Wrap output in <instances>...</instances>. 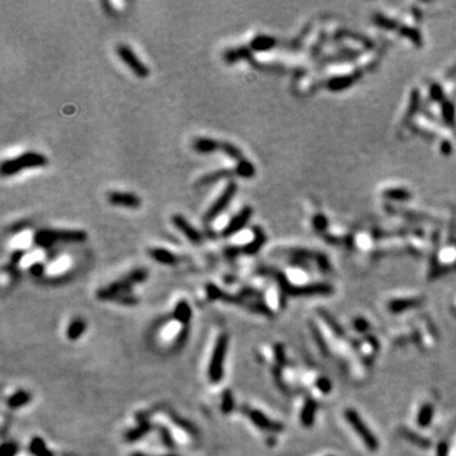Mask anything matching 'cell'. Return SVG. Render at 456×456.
<instances>
[{"label":"cell","instance_id":"1","mask_svg":"<svg viewBox=\"0 0 456 456\" xmlns=\"http://www.w3.org/2000/svg\"><path fill=\"white\" fill-rule=\"evenodd\" d=\"M190 317V308L186 301H180L174 317L164 319L155 332L156 342L162 347H172L180 344L186 333V322Z\"/></svg>","mask_w":456,"mask_h":456},{"label":"cell","instance_id":"2","mask_svg":"<svg viewBox=\"0 0 456 456\" xmlns=\"http://www.w3.org/2000/svg\"><path fill=\"white\" fill-rule=\"evenodd\" d=\"M35 245L41 247H51L58 242L62 243H80L88 240V233L80 230H55V228H45L35 233Z\"/></svg>","mask_w":456,"mask_h":456},{"label":"cell","instance_id":"3","mask_svg":"<svg viewBox=\"0 0 456 456\" xmlns=\"http://www.w3.org/2000/svg\"><path fill=\"white\" fill-rule=\"evenodd\" d=\"M48 160L43 154L35 151H27L13 159L5 160L2 164L3 176H13L19 174L20 171L27 169H38V167L47 166Z\"/></svg>","mask_w":456,"mask_h":456},{"label":"cell","instance_id":"4","mask_svg":"<svg viewBox=\"0 0 456 456\" xmlns=\"http://www.w3.org/2000/svg\"><path fill=\"white\" fill-rule=\"evenodd\" d=\"M147 270L144 269H136L132 273H129L128 275H126L124 278H121L119 280L114 281L110 285L106 286V288L100 289L98 291V296L100 299H109L114 298V296H118L122 298V300L124 299V296L129 295L128 291L131 290L132 286L137 283H141V281L146 280Z\"/></svg>","mask_w":456,"mask_h":456},{"label":"cell","instance_id":"5","mask_svg":"<svg viewBox=\"0 0 456 456\" xmlns=\"http://www.w3.org/2000/svg\"><path fill=\"white\" fill-rule=\"evenodd\" d=\"M237 189L238 186L235 181H232V180L228 181V184L225 185L223 192L218 195L217 199L212 203V205H210L207 209V212L204 213V217H203L204 222H212L215 217H218V215L228 207L231 200L235 198Z\"/></svg>","mask_w":456,"mask_h":456},{"label":"cell","instance_id":"6","mask_svg":"<svg viewBox=\"0 0 456 456\" xmlns=\"http://www.w3.org/2000/svg\"><path fill=\"white\" fill-rule=\"evenodd\" d=\"M117 55L123 61L124 65L137 76V78L144 79L149 75V68L139 60L138 56L133 52L132 48H129L127 45H118L117 46Z\"/></svg>","mask_w":456,"mask_h":456},{"label":"cell","instance_id":"7","mask_svg":"<svg viewBox=\"0 0 456 456\" xmlns=\"http://www.w3.org/2000/svg\"><path fill=\"white\" fill-rule=\"evenodd\" d=\"M225 350H227V337L220 336V338L215 342V347L213 350L212 360H210L209 369H208V376L210 382H218L222 377V369L224 366Z\"/></svg>","mask_w":456,"mask_h":456},{"label":"cell","instance_id":"8","mask_svg":"<svg viewBox=\"0 0 456 456\" xmlns=\"http://www.w3.org/2000/svg\"><path fill=\"white\" fill-rule=\"evenodd\" d=\"M345 415H346L347 421H349L350 425L352 426V428H354V430L359 433V436L362 438V441L366 443L367 448L371 451L377 450L379 442H377L376 437L372 435L371 431H370L369 428L366 427V425L362 422V420L360 418V415L352 409H347L346 412H345Z\"/></svg>","mask_w":456,"mask_h":456},{"label":"cell","instance_id":"9","mask_svg":"<svg viewBox=\"0 0 456 456\" xmlns=\"http://www.w3.org/2000/svg\"><path fill=\"white\" fill-rule=\"evenodd\" d=\"M106 200L110 205L127 209H138L142 204L138 195L129 192H109L106 194Z\"/></svg>","mask_w":456,"mask_h":456},{"label":"cell","instance_id":"10","mask_svg":"<svg viewBox=\"0 0 456 456\" xmlns=\"http://www.w3.org/2000/svg\"><path fill=\"white\" fill-rule=\"evenodd\" d=\"M251 215H252V208L248 207V205L243 207L242 209H241L240 212H238L237 214H236L235 217H233L232 219L227 223V225L223 228L222 232H220L222 237L230 238V237H232V236L237 235V233L240 232V231L242 230L246 224H247V222L250 220Z\"/></svg>","mask_w":456,"mask_h":456},{"label":"cell","instance_id":"11","mask_svg":"<svg viewBox=\"0 0 456 456\" xmlns=\"http://www.w3.org/2000/svg\"><path fill=\"white\" fill-rule=\"evenodd\" d=\"M171 222H172V224H174V227L176 228L177 231H180V232H181L182 235H184L185 237L190 241V242L194 243V245H199V243H202V240H203L202 233H200L199 231L194 227V225H192V223H190L189 220L184 217V215L179 214V213H177V214H174L171 217Z\"/></svg>","mask_w":456,"mask_h":456},{"label":"cell","instance_id":"12","mask_svg":"<svg viewBox=\"0 0 456 456\" xmlns=\"http://www.w3.org/2000/svg\"><path fill=\"white\" fill-rule=\"evenodd\" d=\"M288 291L293 295H317V294H328L332 288L327 284H309L304 286H286Z\"/></svg>","mask_w":456,"mask_h":456},{"label":"cell","instance_id":"13","mask_svg":"<svg viewBox=\"0 0 456 456\" xmlns=\"http://www.w3.org/2000/svg\"><path fill=\"white\" fill-rule=\"evenodd\" d=\"M220 146L222 142L208 137H198L193 142V148L198 154H212V152L220 151Z\"/></svg>","mask_w":456,"mask_h":456},{"label":"cell","instance_id":"14","mask_svg":"<svg viewBox=\"0 0 456 456\" xmlns=\"http://www.w3.org/2000/svg\"><path fill=\"white\" fill-rule=\"evenodd\" d=\"M252 232H253L252 240H251L247 245H245L241 248V251L247 253V255H253L255 252H257L261 248V246H262L266 241L265 233L262 232V230H261L260 227L255 225V227L252 228Z\"/></svg>","mask_w":456,"mask_h":456},{"label":"cell","instance_id":"15","mask_svg":"<svg viewBox=\"0 0 456 456\" xmlns=\"http://www.w3.org/2000/svg\"><path fill=\"white\" fill-rule=\"evenodd\" d=\"M148 253L155 261H157V262L160 263H164V265H176V263L179 262V257H177L174 252L166 250V248L161 247L151 248V250L148 251Z\"/></svg>","mask_w":456,"mask_h":456},{"label":"cell","instance_id":"16","mask_svg":"<svg viewBox=\"0 0 456 456\" xmlns=\"http://www.w3.org/2000/svg\"><path fill=\"white\" fill-rule=\"evenodd\" d=\"M232 175H236L235 169H220L215 170V171L209 172V174H205L198 180V185H210L213 182L219 181L220 179H225V177H230Z\"/></svg>","mask_w":456,"mask_h":456},{"label":"cell","instance_id":"17","mask_svg":"<svg viewBox=\"0 0 456 456\" xmlns=\"http://www.w3.org/2000/svg\"><path fill=\"white\" fill-rule=\"evenodd\" d=\"M250 418L252 420V422L256 423V426H258V427L261 428H265V430L280 431L281 428H283L281 425L273 422V421L269 420L265 414H262V413L258 412V410H251Z\"/></svg>","mask_w":456,"mask_h":456},{"label":"cell","instance_id":"18","mask_svg":"<svg viewBox=\"0 0 456 456\" xmlns=\"http://www.w3.org/2000/svg\"><path fill=\"white\" fill-rule=\"evenodd\" d=\"M236 175L241 177H245V179H250L255 175V166L248 161L247 159H242L237 162L235 167Z\"/></svg>","mask_w":456,"mask_h":456},{"label":"cell","instance_id":"19","mask_svg":"<svg viewBox=\"0 0 456 456\" xmlns=\"http://www.w3.org/2000/svg\"><path fill=\"white\" fill-rule=\"evenodd\" d=\"M275 46V38L268 35H258L251 42V48L255 51H268Z\"/></svg>","mask_w":456,"mask_h":456},{"label":"cell","instance_id":"20","mask_svg":"<svg viewBox=\"0 0 456 456\" xmlns=\"http://www.w3.org/2000/svg\"><path fill=\"white\" fill-rule=\"evenodd\" d=\"M316 410H317V403L311 399L307 400L306 405H304L303 410H301V422H303L304 426H307V427L312 426V423H313L314 421Z\"/></svg>","mask_w":456,"mask_h":456},{"label":"cell","instance_id":"21","mask_svg":"<svg viewBox=\"0 0 456 456\" xmlns=\"http://www.w3.org/2000/svg\"><path fill=\"white\" fill-rule=\"evenodd\" d=\"M415 306H418V300H415V299H397V300L390 301L389 309L393 313H399V312H403Z\"/></svg>","mask_w":456,"mask_h":456},{"label":"cell","instance_id":"22","mask_svg":"<svg viewBox=\"0 0 456 456\" xmlns=\"http://www.w3.org/2000/svg\"><path fill=\"white\" fill-rule=\"evenodd\" d=\"M220 151L223 152L224 155H227L228 157L231 159L236 160V161H240V160L245 159L242 155V151L238 148L237 146H235L233 143H230V142H222V146H220Z\"/></svg>","mask_w":456,"mask_h":456},{"label":"cell","instance_id":"23","mask_svg":"<svg viewBox=\"0 0 456 456\" xmlns=\"http://www.w3.org/2000/svg\"><path fill=\"white\" fill-rule=\"evenodd\" d=\"M84 329H85V322L76 319V321H72L68 324L66 333H67V337L70 339H76L83 334Z\"/></svg>","mask_w":456,"mask_h":456},{"label":"cell","instance_id":"24","mask_svg":"<svg viewBox=\"0 0 456 456\" xmlns=\"http://www.w3.org/2000/svg\"><path fill=\"white\" fill-rule=\"evenodd\" d=\"M433 415V408L431 404H425L421 409L420 414H418V425L421 427H427L430 425L431 420H432Z\"/></svg>","mask_w":456,"mask_h":456},{"label":"cell","instance_id":"25","mask_svg":"<svg viewBox=\"0 0 456 456\" xmlns=\"http://www.w3.org/2000/svg\"><path fill=\"white\" fill-rule=\"evenodd\" d=\"M403 435H404V437H407L409 441L417 443V445L421 446V447H428V446H430V441L426 440V438H423V437H421L420 435H415V433L410 432V431H407V430L403 431Z\"/></svg>","mask_w":456,"mask_h":456},{"label":"cell","instance_id":"26","mask_svg":"<svg viewBox=\"0 0 456 456\" xmlns=\"http://www.w3.org/2000/svg\"><path fill=\"white\" fill-rule=\"evenodd\" d=\"M66 266H67V261H66V260H57V261H55V262L51 263V265L48 266L47 271H48V273H50V275H51V274H52V275H58V274L62 273V271L65 270Z\"/></svg>","mask_w":456,"mask_h":456},{"label":"cell","instance_id":"27","mask_svg":"<svg viewBox=\"0 0 456 456\" xmlns=\"http://www.w3.org/2000/svg\"><path fill=\"white\" fill-rule=\"evenodd\" d=\"M318 388L323 393H328L329 390H331V383L327 379H323V377H322V379L318 380Z\"/></svg>","mask_w":456,"mask_h":456},{"label":"cell","instance_id":"28","mask_svg":"<svg viewBox=\"0 0 456 456\" xmlns=\"http://www.w3.org/2000/svg\"><path fill=\"white\" fill-rule=\"evenodd\" d=\"M437 456H447V445L445 442H441L437 446Z\"/></svg>","mask_w":456,"mask_h":456}]
</instances>
